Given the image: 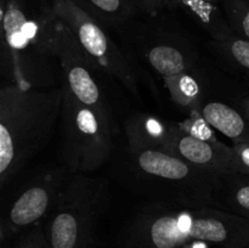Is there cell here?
<instances>
[{"label": "cell", "instance_id": "obj_1", "mask_svg": "<svg viewBox=\"0 0 249 248\" xmlns=\"http://www.w3.org/2000/svg\"><path fill=\"white\" fill-rule=\"evenodd\" d=\"M58 22L51 0H6L2 56L12 84L24 89L55 84L60 71Z\"/></svg>", "mask_w": 249, "mask_h": 248}, {"label": "cell", "instance_id": "obj_2", "mask_svg": "<svg viewBox=\"0 0 249 248\" xmlns=\"http://www.w3.org/2000/svg\"><path fill=\"white\" fill-rule=\"evenodd\" d=\"M61 102V88H0V189L46 145L60 119Z\"/></svg>", "mask_w": 249, "mask_h": 248}, {"label": "cell", "instance_id": "obj_3", "mask_svg": "<svg viewBox=\"0 0 249 248\" xmlns=\"http://www.w3.org/2000/svg\"><path fill=\"white\" fill-rule=\"evenodd\" d=\"M126 175L130 185L153 201L214 207L221 177L160 148L128 145Z\"/></svg>", "mask_w": 249, "mask_h": 248}, {"label": "cell", "instance_id": "obj_4", "mask_svg": "<svg viewBox=\"0 0 249 248\" xmlns=\"http://www.w3.org/2000/svg\"><path fill=\"white\" fill-rule=\"evenodd\" d=\"M105 196L106 182L100 177L70 175L40 223L48 248H89Z\"/></svg>", "mask_w": 249, "mask_h": 248}, {"label": "cell", "instance_id": "obj_5", "mask_svg": "<svg viewBox=\"0 0 249 248\" xmlns=\"http://www.w3.org/2000/svg\"><path fill=\"white\" fill-rule=\"evenodd\" d=\"M61 88L62 150L71 173H89L101 167L113 148L111 112L83 104Z\"/></svg>", "mask_w": 249, "mask_h": 248}, {"label": "cell", "instance_id": "obj_6", "mask_svg": "<svg viewBox=\"0 0 249 248\" xmlns=\"http://www.w3.org/2000/svg\"><path fill=\"white\" fill-rule=\"evenodd\" d=\"M145 60L162 78L173 101L196 111L204 102V77L198 55L189 40L178 34L160 33L145 48Z\"/></svg>", "mask_w": 249, "mask_h": 248}, {"label": "cell", "instance_id": "obj_7", "mask_svg": "<svg viewBox=\"0 0 249 248\" xmlns=\"http://www.w3.org/2000/svg\"><path fill=\"white\" fill-rule=\"evenodd\" d=\"M51 5L56 16L68 27L80 50L97 72L116 79L134 96H140L134 68L108 35L106 28L71 0H51Z\"/></svg>", "mask_w": 249, "mask_h": 248}, {"label": "cell", "instance_id": "obj_8", "mask_svg": "<svg viewBox=\"0 0 249 248\" xmlns=\"http://www.w3.org/2000/svg\"><path fill=\"white\" fill-rule=\"evenodd\" d=\"M57 58L61 87L83 104L111 112L106 96L95 77L97 70L85 57L73 34L61 19L58 22Z\"/></svg>", "mask_w": 249, "mask_h": 248}, {"label": "cell", "instance_id": "obj_9", "mask_svg": "<svg viewBox=\"0 0 249 248\" xmlns=\"http://www.w3.org/2000/svg\"><path fill=\"white\" fill-rule=\"evenodd\" d=\"M70 173L67 168H57L36 177L12 203L7 214V228L12 232H18L40 224L55 203Z\"/></svg>", "mask_w": 249, "mask_h": 248}, {"label": "cell", "instance_id": "obj_10", "mask_svg": "<svg viewBox=\"0 0 249 248\" xmlns=\"http://www.w3.org/2000/svg\"><path fill=\"white\" fill-rule=\"evenodd\" d=\"M165 151L215 174L224 175L231 172V146L221 142L220 140L197 138L182 129L179 123L177 124L172 139L165 146Z\"/></svg>", "mask_w": 249, "mask_h": 248}, {"label": "cell", "instance_id": "obj_11", "mask_svg": "<svg viewBox=\"0 0 249 248\" xmlns=\"http://www.w3.org/2000/svg\"><path fill=\"white\" fill-rule=\"evenodd\" d=\"M164 9L184 11L214 41L235 35L224 16L220 0H164Z\"/></svg>", "mask_w": 249, "mask_h": 248}, {"label": "cell", "instance_id": "obj_12", "mask_svg": "<svg viewBox=\"0 0 249 248\" xmlns=\"http://www.w3.org/2000/svg\"><path fill=\"white\" fill-rule=\"evenodd\" d=\"M124 128L128 145L165 150L177 124L147 113H136L126 119Z\"/></svg>", "mask_w": 249, "mask_h": 248}, {"label": "cell", "instance_id": "obj_13", "mask_svg": "<svg viewBox=\"0 0 249 248\" xmlns=\"http://www.w3.org/2000/svg\"><path fill=\"white\" fill-rule=\"evenodd\" d=\"M202 119L233 143L249 141V123L243 113L223 101L202 102L196 109Z\"/></svg>", "mask_w": 249, "mask_h": 248}, {"label": "cell", "instance_id": "obj_14", "mask_svg": "<svg viewBox=\"0 0 249 248\" xmlns=\"http://www.w3.org/2000/svg\"><path fill=\"white\" fill-rule=\"evenodd\" d=\"M75 6L101 26L121 27L133 18L138 10L129 0H71Z\"/></svg>", "mask_w": 249, "mask_h": 248}, {"label": "cell", "instance_id": "obj_15", "mask_svg": "<svg viewBox=\"0 0 249 248\" xmlns=\"http://www.w3.org/2000/svg\"><path fill=\"white\" fill-rule=\"evenodd\" d=\"M216 208L249 220V175L230 172L221 177Z\"/></svg>", "mask_w": 249, "mask_h": 248}, {"label": "cell", "instance_id": "obj_16", "mask_svg": "<svg viewBox=\"0 0 249 248\" xmlns=\"http://www.w3.org/2000/svg\"><path fill=\"white\" fill-rule=\"evenodd\" d=\"M214 51L235 70L249 77V41L233 35L221 41L212 43Z\"/></svg>", "mask_w": 249, "mask_h": 248}, {"label": "cell", "instance_id": "obj_17", "mask_svg": "<svg viewBox=\"0 0 249 248\" xmlns=\"http://www.w3.org/2000/svg\"><path fill=\"white\" fill-rule=\"evenodd\" d=\"M220 5L233 34L249 41V0H220Z\"/></svg>", "mask_w": 249, "mask_h": 248}, {"label": "cell", "instance_id": "obj_18", "mask_svg": "<svg viewBox=\"0 0 249 248\" xmlns=\"http://www.w3.org/2000/svg\"><path fill=\"white\" fill-rule=\"evenodd\" d=\"M231 172L249 175V141L236 142L231 146Z\"/></svg>", "mask_w": 249, "mask_h": 248}, {"label": "cell", "instance_id": "obj_19", "mask_svg": "<svg viewBox=\"0 0 249 248\" xmlns=\"http://www.w3.org/2000/svg\"><path fill=\"white\" fill-rule=\"evenodd\" d=\"M15 248H48L40 224L28 229Z\"/></svg>", "mask_w": 249, "mask_h": 248}, {"label": "cell", "instance_id": "obj_20", "mask_svg": "<svg viewBox=\"0 0 249 248\" xmlns=\"http://www.w3.org/2000/svg\"><path fill=\"white\" fill-rule=\"evenodd\" d=\"M138 12L150 17H157L164 9V0H129Z\"/></svg>", "mask_w": 249, "mask_h": 248}, {"label": "cell", "instance_id": "obj_21", "mask_svg": "<svg viewBox=\"0 0 249 248\" xmlns=\"http://www.w3.org/2000/svg\"><path fill=\"white\" fill-rule=\"evenodd\" d=\"M6 11V0H0V40L2 44V33H4V17Z\"/></svg>", "mask_w": 249, "mask_h": 248}, {"label": "cell", "instance_id": "obj_22", "mask_svg": "<svg viewBox=\"0 0 249 248\" xmlns=\"http://www.w3.org/2000/svg\"><path fill=\"white\" fill-rule=\"evenodd\" d=\"M240 108L241 112L243 113V116L246 117V119H247L249 123V95L242 97V100H241L240 102Z\"/></svg>", "mask_w": 249, "mask_h": 248}, {"label": "cell", "instance_id": "obj_23", "mask_svg": "<svg viewBox=\"0 0 249 248\" xmlns=\"http://www.w3.org/2000/svg\"><path fill=\"white\" fill-rule=\"evenodd\" d=\"M2 55V44H1V40H0V56Z\"/></svg>", "mask_w": 249, "mask_h": 248}]
</instances>
